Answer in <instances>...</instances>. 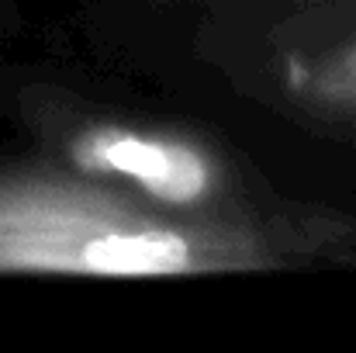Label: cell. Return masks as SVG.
Returning a JSON list of instances; mask_svg holds the SVG:
<instances>
[{
  "label": "cell",
  "mask_w": 356,
  "mask_h": 353,
  "mask_svg": "<svg viewBox=\"0 0 356 353\" xmlns=\"http://www.w3.org/2000/svg\"><path fill=\"white\" fill-rule=\"evenodd\" d=\"M356 267V242L187 222L0 142V277L184 281Z\"/></svg>",
  "instance_id": "cell-2"
},
{
  "label": "cell",
  "mask_w": 356,
  "mask_h": 353,
  "mask_svg": "<svg viewBox=\"0 0 356 353\" xmlns=\"http://www.w3.org/2000/svg\"><path fill=\"white\" fill-rule=\"evenodd\" d=\"M28 31V17H24V7L21 0H0V42L7 38H21Z\"/></svg>",
  "instance_id": "cell-3"
},
{
  "label": "cell",
  "mask_w": 356,
  "mask_h": 353,
  "mask_svg": "<svg viewBox=\"0 0 356 353\" xmlns=\"http://www.w3.org/2000/svg\"><path fill=\"white\" fill-rule=\"evenodd\" d=\"M0 125L52 163L187 222L356 242V215L287 191L222 121L66 52L0 42Z\"/></svg>",
  "instance_id": "cell-1"
}]
</instances>
